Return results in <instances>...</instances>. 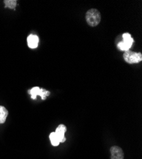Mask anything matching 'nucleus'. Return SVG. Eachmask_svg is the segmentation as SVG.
I'll use <instances>...</instances> for the list:
<instances>
[{"instance_id":"nucleus-10","label":"nucleus","mask_w":142,"mask_h":159,"mask_svg":"<svg viewBox=\"0 0 142 159\" xmlns=\"http://www.w3.org/2000/svg\"><path fill=\"white\" fill-rule=\"evenodd\" d=\"M4 3L5 4V8L8 7L11 9H15L17 5V1L16 0H5Z\"/></svg>"},{"instance_id":"nucleus-4","label":"nucleus","mask_w":142,"mask_h":159,"mask_svg":"<svg viewBox=\"0 0 142 159\" xmlns=\"http://www.w3.org/2000/svg\"><path fill=\"white\" fill-rule=\"evenodd\" d=\"M111 159H124V152L121 148L113 146L110 148Z\"/></svg>"},{"instance_id":"nucleus-7","label":"nucleus","mask_w":142,"mask_h":159,"mask_svg":"<svg viewBox=\"0 0 142 159\" xmlns=\"http://www.w3.org/2000/svg\"><path fill=\"white\" fill-rule=\"evenodd\" d=\"M8 115V110L3 106H0V124L5 123Z\"/></svg>"},{"instance_id":"nucleus-8","label":"nucleus","mask_w":142,"mask_h":159,"mask_svg":"<svg viewBox=\"0 0 142 159\" xmlns=\"http://www.w3.org/2000/svg\"><path fill=\"white\" fill-rule=\"evenodd\" d=\"M49 138H50L52 144L54 146V147H57V146L59 145L60 142H59V140L56 134V132H51L50 136H49Z\"/></svg>"},{"instance_id":"nucleus-6","label":"nucleus","mask_w":142,"mask_h":159,"mask_svg":"<svg viewBox=\"0 0 142 159\" xmlns=\"http://www.w3.org/2000/svg\"><path fill=\"white\" fill-rule=\"evenodd\" d=\"M28 47L31 48H35L38 47V42H39V38L36 36L34 34H30L28 38Z\"/></svg>"},{"instance_id":"nucleus-9","label":"nucleus","mask_w":142,"mask_h":159,"mask_svg":"<svg viewBox=\"0 0 142 159\" xmlns=\"http://www.w3.org/2000/svg\"><path fill=\"white\" fill-rule=\"evenodd\" d=\"M132 45H133V43H128V42H121L119 43L118 47L120 48V50L127 51V50H129V49L131 47Z\"/></svg>"},{"instance_id":"nucleus-5","label":"nucleus","mask_w":142,"mask_h":159,"mask_svg":"<svg viewBox=\"0 0 142 159\" xmlns=\"http://www.w3.org/2000/svg\"><path fill=\"white\" fill-rule=\"evenodd\" d=\"M66 127L63 124H61L57 127L55 132L60 143H64L66 141V138L64 136V134L66 132Z\"/></svg>"},{"instance_id":"nucleus-3","label":"nucleus","mask_w":142,"mask_h":159,"mask_svg":"<svg viewBox=\"0 0 142 159\" xmlns=\"http://www.w3.org/2000/svg\"><path fill=\"white\" fill-rule=\"evenodd\" d=\"M29 94H31L32 99H35L37 96H40L42 99H45L46 97L49 96L50 92L44 89H40L38 87H35L28 91Z\"/></svg>"},{"instance_id":"nucleus-1","label":"nucleus","mask_w":142,"mask_h":159,"mask_svg":"<svg viewBox=\"0 0 142 159\" xmlns=\"http://www.w3.org/2000/svg\"><path fill=\"white\" fill-rule=\"evenodd\" d=\"M85 19L89 25L96 27L101 22V16L100 12L95 8L90 9L86 12Z\"/></svg>"},{"instance_id":"nucleus-2","label":"nucleus","mask_w":142,"mask_h":159,"mask_svg":"<svg viewBox=\"0 0 142 159\" xmlns=\"http://www.w3.org/2000/svg\"><path fill=\"white\" fill-rule=\"evenodd\" d=\"M124 59L129 64L138 63L142 61V54L140 52L127 50L124 54Z\"/></svg>"}]
</instances>
